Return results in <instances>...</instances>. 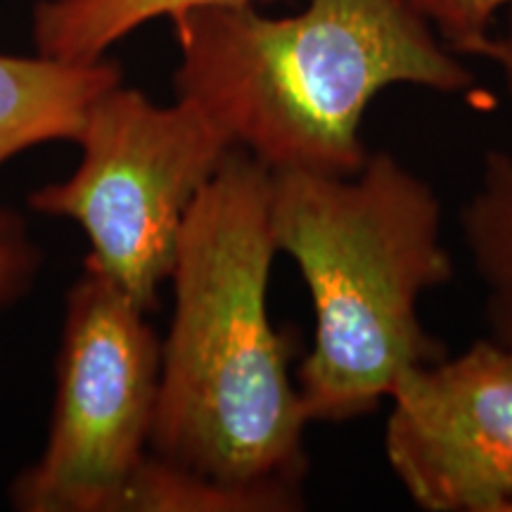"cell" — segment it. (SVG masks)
<instances>
[{
  "label": "cell",
  "mask_w": 512,
  "mask_h": 512,
  "mask_svg": "<svg viewBox=\"0 0 512 512\" xmlns=\"http://www.w3.org/2000/svg\"><path fill=\"white\" fill-rule=\"evenodd\" d=\"M271 185V171L233 147L185 216L150 437L157 458L266 512L302 503L311 422L290 377V342L268 316Z\"/></svg>",
  "instance_id": "1"
},
{
  "label": "cell",
  "mask_w": 512,
  "mask_h": 512,
  "mask_svg": "<svg viewBox=\"0 0 512 512\" xmlns=\"http://www.w3.org/2000/svg\"><path fill=\"white\" fill-rule=\"evenodd\" d=\"M176 95L219 124L271 174L356 176L370 157L368 107L418 86L470 93L477 79L403 0H306L297 15L211 3L171 17Z\"/></svg>",
  "instance_id": "2"
},
{
  "label": "cell",
  "mask_w": 512,
  "mask_h": 512,
  "mask_svg": "<svg viewBox=\"0 0 512 512\" xmlns=\"http://www.w3.org/2000/svg\"><path fill=\"white\" fill-rule=\"evenodd\" d=\"M271 176L275 245L299 266L316 318L297 373L306 415L356 420L389 399L403 370L446 356L420 320L422 294L453 280L444 207L389 152H370L347 178Z\"/></svg>",
  "instance_id": "3"
},
{
  "label": "cell",
  "mask_w": 512,
  "mask_h": 512,
  "mask_svg": "<svg viewBox=\"0 0 512 512\" xmlns=\"http://www.w3.org/2000/svg\"><path fill=\"white\" fill-rule=\"evenodd\" d=\"M76 143V174L38 190L31 207L79 223L93 247L86 264L147 311L174 268L185 216L235 145L192 102L162 107L121 83L93 102Z\"/></svg>",
  "instance_id": "4"
},
{
  "label": "cell",
  "mask_w": 512,
  "mask_h": 512,
  "mask_svg": "<svg viewBox=\"0 0 512 512\" xmlns=\"http://www.w3.org/2000/svg\"><path fill=\"white\" fill-rule=\"evenodd\" d=\"M162 349L145 309L86 264L69 297L46 451L19 479L29 512L124 510L155 425Z\"/></svg>",
  "instance_id": "5"
},
{
  "label": "cell",
  "mask_w": 512,
  "mask_h": 512,
  "mask_svg": "<svg viewBox=\"0 0 512 512\" xmlns=\"http://www.w3.org/2000/svg\"><path fill=\"white\" fill-rule=\"evenodd\" d=\"M384 456L427 512H512V354L479 339L396 377Z\"/></svg>",
  "instance_id": "6"
},
{
  "label": "cell",
  "mask_w": 512,
  "mask_h": 512,
  "mask_svg": "<svg viewBox=\"0 0 512 512\" xmlns=\"http://www.w3.org/2000/svg\"><path fill=\"white\" fill-rule=\"evenodd\" d=\"M121 83L117 64L0 55V166L50 140H76L102 93Z\"/></svg>",
  "instance_id": "7"
},
{
  "label": "cell",
  "mask_w": 512,
  "mask_h": 512,
  "mask_svg": "<svg viewBox=\"0 0 512 512\" xmlns=\"http://www.w3.org/2000/svg\"><path fill=\"white\" fill-rule=\"evenodd\" d=\"M477 57L496 62L512 91V27L491 36ZM460 230L484 287V313L494 342L512 354V155L489 150L479 185L460 209Z\"/></svg>",
  "instance_id": "8"
},
{
  "label": "cell",
  "mask_w": 512,
  "mask_h": 512,
  "mask_svg": "<svg viewBox=\"0 0 512 512\" xmlns=\"http://www.w3.org/2000/svg\"><path fill=\"white\" fill-rule=\"evenodd\" d=\"M235 0H46L36 8L38 53L64 62L102 60L107 48L157 17ZM261 3V0H249Z\"/></svg>",
  "instance_id": "9"
},
{
  "label": "cell",
  "mask_w": 512,
  "mask_h": 512,
  "mask_svg": "<svg viewBox=\"0 0 512 512\" xmlns=\"http://www.w3.org/2000/svg\"><path fill=\"white\" fill-rule=\"evenodd\" d=\"M456 55H477L491 38L498 12L512 0H403Z\"/></svg>",
  "instance_id": "10"
},
{
  "label": "cell",
  "mask_w": 512,
  "mask_h": 512,
  "mask_svg": "<svg viewBox=\"0 0 512 512\" xmlns=\"http://www.w3.org/2000/svg\"><path fill=\"white\" fill-rule=\"evenodd\" d=\"M24 266V247L22 238H19L17 230H12L10 235H5L0 240V297L12 290V285L17 283V278L22 275Z\"/></svg>",
  "instance_id": "11"
},
{
  "label": "cell",
  "mask_w": 512,
  "mask_h": 512,
  "mask_svg": "<svg viewBox=\"0 0 512 512\" xmlns=\"http://www.w3.org/2000/svg\"><path fill=\"white\" fill-rule=\"evenodd\" d=\"M12 230H17L15 221H10V219H5V216H0V240H3L5 235H10Z\"/></svg>",
  "instance_id": "12"
},
{
  "label": "cell",
  "mask_w": 512,
  "mask_h": 512,
  "mask_svg": "<svg viewBox=\"0 0 512 512\" xmlns=\"http://www.w3.org/2000/svg\"><path fill=\"white\" fill-rule=\"evenodd\" d=\"M510 8H512V3H510Z\"/></svg>",
  "instance_id": "13"
}]
</instances>
